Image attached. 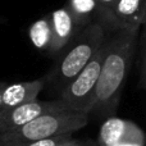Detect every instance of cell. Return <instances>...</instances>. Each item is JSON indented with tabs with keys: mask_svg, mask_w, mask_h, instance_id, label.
<instances>
[{
	"mask_svg": "<svg viewBox=\"0 0 146 146\" xmlns=\"http://www.w3.org/2000/svg\"><path fill=\"white\" fill-rule=\"evenodd\" d=\"M140 28H117L108 31L100 77L95 91L91 115L115 117L123 87L132 64Z\"/></svg>",
	"mask_w": 146,
	"mask_h": 146,
	"instance_id": "1",
	"label": "cell"
},
{
	"mask_svg": "<svg viewBox=\"0 0 146 146\" xmlns=\"http://www.w3.org/2000/svg\"><path fill=\"white\" fill-rule=\"evenodd\" d=\"M106 36L108 30L98 21L83 27L58 54L54 66L42 77L44 88L59 95L92 60L95 54L105 42Z\"/></svg>",
	"mask_w": 146,
	"mask_h": 146,
	"instance_id": "2",
	"label": "cell"
},
{
	"mask_svg": "<svg viewBox=\"0 0 146 146\" xmlns=\"http://www.w3.org/2000/svg\"><path fill=\"white\" fill-rule=\"evenodd\" d=\"M90 114L62 110L45 113L32 119L23 127L5 135H0V146H23L30 142L50 137L73 135L88 123Z\"/></svg>",
	"mask_w": 146,
	"mask_h": 146,
	"instance_id": "3",
	"label": "cell"
},
{
	"mask_svg": "<svg viewBox=\"0 0 146 146\" xmlns=\"http://www.w3.org/2000/svg\"><path fill=\"white\" fill-rule=\"evenodd\" d=\"M104 53H105V42L95 54L92 60L58 95V100L63 104L67 110L87 114L91 113L95 100L96 86L104 60Z\"/></svg>",
	"mask_w": 146,
	"mask_h": 146,
	"instance_id": "4",
	"label": "cell"
},
{
	"mask_svg": "<svg viewBox=\"0 0 146 146\" xmlns=\"http://www.w3.org/2000/svg\"><path fill=\"white\" fill-rule=\"evenodd\" d=\"M62 110H67V109L58 99L50 101L33 100L14 108L1 110L0 111V135L15 131L45 113Z\"/></svg>",
	"mask_w": 146,
	"mask_h": 146,
	"instance_id": "5",
	"label": "cell"
},
{
	"mask_svg": "<svg viewBox=\"0 0 146 146\" xmlns=\"http://www.w3.org/2000/svg\"><path fill=\"white\" fill-rule=\"evenodd\" d=\"M146 17V0H117L104 27L108 31L117 28H141Z\"/></svg>",
	"mask_w": 146,
	"mask_h": 146,
	"instance_id": "6",
	"label": "cell"
},
{
	"mask_svg": "<svg viewBox=\"0 0 146 146\" xmlns=\"http://www.w3.org/2000/svg\"><path fill=\"white\" fill-rule=\"evenodd\" d=\"M53 28V49L50 55H58L82 30L67 5L55 9L49 14Z\"/></svg>",
	"mask_w": 146,
	"mask_h": 146,
	"instance_id": "7",
	"label": "cell"
},
{
	"mask_svg": "<svg viewBox=\"0 0 146 146\" xmlns=\"http://www.w3.org/2000/svg\"><path fill=\"white\" fill-rule=\"evenodd\" d=\"M141 136H145L144 132L133 122L118 117H110L104 119L96 142L98 146H117L124 141Z\"/></svg>",
	"mask_w": 146,
	"mask_h": 146,
	"instance_id": "8",
	"label": "cell"
},
{
	"mask_svg": "<svg viewBox=\"0 0 146 146\" xmlns=\"http://www.w3.org/2000/svg\"><path fill=\"white\" fill-rule=\"evenodd\" d=\"M44 90L42 78L33 81H23V82L3 83L1 87V110L10 109L30 101L37 100V96Z\"/></svg>",
	"mask_w": 146,
	"mask_h": 146,
	"instance_id": "9",
	"label": "cell"
},
{
	"mask_svg": "<svg viewBox=\"0 0 146 146\" xmlns=\"http://www.w3.org/2000/svg\"><path fill=\"white\" fill-rule=\"evenodd\" d=\"M28 36H30V40L32 42V45L38 51L48 53L50 55L51 49H53V28H51L49 14L35 21L30 26Z\"/></svg>",
	"mask_w": 146,
	"mask_h": 146,
	"instance_id": "10",
	"label": "cell"
},
{
	"mask_svg": "<svg viewBox=\"0 0 146 146\" xmlns=\"http://www.w3.org/2000/svg\"><path fill=\"white\" fill-rule=\"evenodd\" d=\"M67 7L76 18L80 27L98 21V3L96 0H68Z\"/></svg>",
	"mask_w": 146,
	"mask_h": 146,
	"instance_id": "11",
	"label": "cell"
},
{
	"mask_svg": "<svg viewBox=\"0 0 146 146\" xmlns=\"http://www.w3.org/2000/svg\"><path fill=\"white\" fill-rule=\"evenodd\" d=\"M115 1L117 0H96L98 3V22H100L103 26L105 25Z\"/></svg>",
	"mask_w": 146,
	"mask_h": 146,
	"instance_id": "12",
	"label": "cell"
},
{
	"mask_svg": "<svg viewBox=\"0 0 146 146\" xmlns=\"http://www.w3.org/2000/svg\"><path fill=\"white\" fill-rule=\"evenodd\" d=\"M73 135H64V136H56V137H50V139H45V140H40V141H35V142H30L23 146H59L60 144H63L64 141H67L68 139H71Z\"/></svg>",
	"mask_w": 146,
	"mask_h": 146,
	"instance_id": "13",
	"label": "cell"
},
{
	"mask_svg": "<svg viewBox=\"0 0 146 146\" xmlns=\"http://www.w3.org/2000/svg\"><path fill=\"white\" fill-rule=\"evenodd\" d=\"M59 146H98V142L94 141L91 139H73V136L71 139H68L67 141H64L63 144H60Z\"/></svg>",
	"mask_w": 146,
	"mask_h": 146,
	"instance_id": "14",
	"label": "cell"
},
{
	"mask_svg": "<svg viewBox=\"0 0 146 146\" xmlns=\"http://www.w3.org/2000/svg\"><path fill=\"white\" fill-rule=\"evenodd\" d=\"M146 78V26H144V38H142V54H141V81Z\"/></svg>",
	"mask_w": 146,
	"mask_h": 146,
	"instance_id": "15",
	"label": "cell"
},
{
	"mask_svg": "<svg viewBox=\"0 0 146 146\" xmlns=\"http://www.w3.org/2000/svg\"><path fill=\"white\" fill-rule=\"evenodd\" d=\"M3 83H4V82H1V81H0V95H1V87H3ZM0 109H1V99H0Z\"/></svg>",
	"mask_w": 146,
	"mask_h": 146,
	"instance_id": "16",
	"label": "cell"
},
{
	"mask_svg": "<svg viewBox=\"0 0 146 146\" xmlns=\"http://www.w3.org/2000/svg\"><path fill=\"white\" fill-rule=\"evenodd\" d=\"M141 85H142V87H144L145 91H146V78H145L144 81H141Z\"/></svg>",
	"mask_w": 146,
	"mask_h": 146,
	"instance_id": "17",
	"label": "cell"
},
{
	"mask_svg": "<svg viewBox=\"0 0 146 146\" xmlns=\"http://www.w3.org/2000/svg\"><path fill=\"white\" fill-rule=\"evenodd\" d=\"M144 26H146V17H145V21H144V25H142V27H144Z\"/></svg>",
	"mask_w": 146,
	"mask_h": 146,
	"instance_id": "18",
	"label": "cell"
}]
</instances>
